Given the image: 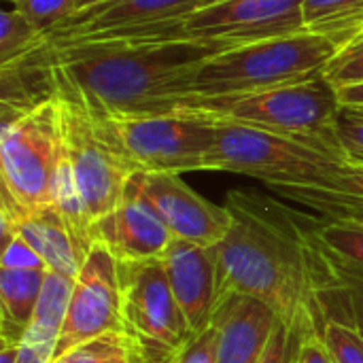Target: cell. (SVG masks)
<instances>
[{
  "label": "cell",
  "mask_w": 363,
  "mask_h": 363,
  "mask_svg": "<svg viewBox=\"0 0 363 363\" xmlns=\"http://www.w3.org/2000/svg\"><path fill=\"white\" fill-rule=\"evenodd\" d=\"M317 187H325L332 191H340L353 198H362L363 200V164H355V162H340L321 185Z\"/></svg>",
  "instance_id": "cell-29"
},
{
  "label": "cell",
  "mask_w": 363,
  "mask_h": 363,
  "mask_svg": "<svg viewBox=\"0 0 363 363\" xmlns=\"http://www.w3.org/2000/svg\"><path fill=\"white\" fill-rule=\"evenodd\" d=\"M296 363H334L319 332L300 336L298 342V355H296Z\"/></svg>",
  "instance_id": "cell-32"
},
{
  "label": "cell",
  "mask_w": 363,
  "mask_h": 363,
  "mask_svg": "<svg viewBox=\"0 0 363 363\" xmlns=\"http://www.w3.org/2000/svg\"><path fill=\"white\" fill-rule=\"evenodd\" d=\"M304 234L313 249L319 289L323 285L363 291V223L304 213Z\"/></svg>",
  "instance_id": "cell-16"
},
{
  "label": "cell",
  "mask_w": 363,
  "mask_h": 363,
  "mask_svg": "<svg viewBox=\"0 0 363 363\" xmlns=\"http://www.w3.org/2000/svg\"><path fill=\"white\" fill-rule=\"evenodd\" d=\"M17 351H19V345H0V363L17 362Z\"/></svg>",
  "instance_id": "cell-34"
},
{
  "label": "cell",
  "mask_w": 363,
  "mask_h": 363,
  "mask_svg": "<svg viewBox=\"0 0 363 363\" xmlns=\"http://www.w3.org/2000/svg\"><path fill=\"white\" fill-rule=\"evenodd\" d=\"M323 79L334 89L363 83V36L338 49L323 72Z\"/></svg>",
  "instance_id": "cell-25"
},
{
  "label": "cell",
  "mask_w": 363,
  "mask_h": 363,
  "mask_svg": "<svg viewBox=\"0 0 363 363\" xmlns=\"http://www.w3.org/2000/svg\"><path fill=\"white\" fill-rule=\"evenodd\" d=\"M106 363H132V357H130V351L125 349V351H121V353H117L115 357H111Z\"/></svg>",
  "instance_id": "cell-35"
},
{
  "label": "cell",
  "mask_w": 363,
  "mask_h": 363,
  "mask_svg": "<svg viewBox=\"0 0 363 363\" xmlns=\"http://www.w3.org/2000/svg\"><path fill=\"white\" fill-rule=\"evenodd\" d=\"M338 138L349 162L363 164V113L342 108L338 123Z\"/></svg>",
  "instance_id": "cell-27"
},
{
  "label": "cell",
  "mask_w": 363,
  "mask_h": 363,
  "mask_svg": "<svg viewBox=\"0 0 363 363\" xmlns=\"http://www.w3.org/2000/svg\"><path fill=\"white\" fill-rule=\"evenodd\" d=\"M64 162L57 98L9 121L0 130V215H19L51 204L53 183Z\"/></svg>",
  "instance_id": "cell-6"
},
{
  "label": "cell",
  "mask_w": 363,
  "mask_h": 363,
  "mask_svg": "<svg viewBox=\"0 0 363 363\" xmlns=\"http://www.w3.org/2000/svg\"><path fill=\"white\" fill-rule=\"evenodd\" d=\"M121 323L132 363H172L194 338L162 262L119 264Z\"/></svg>",
  "instance_id": "cell-8"
},
{
  "label": "cell",
  "mask_w": 363,
  "mask_h": 363,
  "mask_svg": "<svg viewBox=\"0 0 363 363\" xmlns=\"http://www.w3.org/2000/svg\"><path fill=\"white\" fill-rule=\"evenodd\" d=\"M302 6L304 0H213L183 19L130 36L211 40L232 49L304 32Z\"/></svg>",
  "instance_id": "cell-9"
},
{
  "label": "cell",
  "mask_w": 363,
  "mask_h": 363,
  "mask_svg": "<svg viewBox=\"0 0 363 363\" xmlns=\"http://www.w3.org/2000/svg\"><path fill=\"white\" fill-rule=\"evenodd\" d=\"M143 194L153 204L172 238L217 247L232 228V213L191 189L181 174L138 172Z\"/></svg>",
  "instance_id": "cell-14"
},
{
  "label": "cell",
  "mask_w": 363,
  "mask_h": 363,
  "mask_svg": "<svg viewBox=\"0 0 363 363\" xmlns=\"http://www.w3.org/2000/svg\"><path fill=\"white\" fill-rule=\"evenodd\" d=\"M338 45L323 34L296 32L208 57L196 72L191 100L264 91L321 79Z\"/></svg>",
  "instance_id": "cell-4"
},
{
  "label": "cell",
  "mask_w": 363,
  "mask_h": 363,
  "mask_svg": "<svg viewBox=\"0 0 363 363\" xmlns=\"http://www.w3.org/2000/svg\"><path fill=\"white\" fill-rule=\"evenodd\" d=\"M91 240L106 247L123 266L160 262L172 234L143 194L138 174L130 179L117 206L91 225Z\"/></svg>",
  "instance_id": "cell-13"
},
{
  "label": "cell",
  "mask_w": 363,
  "mask_h": 363,
  "mask_svg": "<svg viewBox=\"0 0 363 363\" xmlns=\"http://www.w3.org/2000/svg\"><path fill=\"white\" fill-rule=\"evenodd\" d=\"M121 274L113 253L94 242L74 279L66 321L55 347V363L68 351L106 334H119Z\"/></svg>",
  "instance_id": "cell-11"
},
{
  "label": "cell",
  "mask_w": 363,
  "mask_h": 363,
  "mask_svg": "<svg viewBox=\"0 0 363 363\" xmlns=\"http://www.w3.org/2000/svg\"><path fill=\"white\" fill-rule=\"evenodd\" d=\"M57 98V83L53 77L51 43L36 51L0 66V102L2 121L30 113Z\"/></svg>",
  "instance_id": "cell-20"
},
{
  "label": "cell",
  "mask_w": 363,
  "mask_h": 363,
  "mask_svg": "<svg viewBox=\"0 0 363 363\" xmlns=\"http://www.w3.org/2000/svg\"><path fill=\"white\" fill-rule=\"evenodd\" d=\"M213 0H102L74 11L47 38L51 45L130 36L166 21L183 19Z\"/></svg>",
  "instance_id": "cell-12"
},
{
  "label": "cell",
  "mask_w": 363,
  "mask_h": 363,
  "mask_svg": "<svg viewBox=\"0 0 363 363\" xmlns=\"http://www.w3.org/2000/svg\"><path fill=\"white\" fill-rule=\"evenodd\" d=\"M319 336L334 363H363V291L319 289Z\"/></svg>",
  "instance_id": "cell-19"
},
{
  "label": "cell",
  "mask_w": 363,
  "mask_h": 363,
  "mask_svg": "<svg viewBox=\"0 0 363 363\" xmlns=\"http://www.w3.org/2000/svg\"><path fill=\"white\" fill-rule=\"evenodd\" d=\"M213 325L215 363H257L281 319L266 304L236 296L217 308Z\"/></svg>",
  "instance_id": "cell-17"
},
{
  "label": "cell",
  "mask_w": 363,
  "mask_h": 363,
  "mask_svg": "<svg viewBox=\"0 0 363 363\" xmlns=\"http://www.w3.org/2000/svg\"><path fill=\"white\" fill-rule=\"evenodd\" d=\"M64 151L91 225L106 217L138 174L115 119L74 96H57Z\"/></svg>",
  "instance_id": "cell-5"
},
{
  "label": "cell",
  "mask_w": 363,
  "mask_h": 363,
  "mask_svg": "<svg viewBox=\"0 0 363 363\" xmlns=\"http://www.w3.org/2000/svg\"><path fill=\"white\" fill-rule=\"evenodd\" d=\"M225 49L211 40L115 36L51 45V60L57 96L113 117H140L183 108L200 66Z\"/></svg>",
  "instance_id": "cell-2"
},
{
  "label": "cell",
  "mask_w": 363,
  "mask_h": 363,
  "mask_svg": "<svg viewBox=\"0 0 363 363\" xmlns=\"http://www.w3.org/2000/svg\"><path fill=\"white\" fill-rule=\"evenodd\" d=\"M300 336L294 334L287 325H279L272 334L262 359L257 363H296Z\"/></svg>",
  "instance_id": "cell-30"
},
{
  "label": "cell",
  "mask_w": 363,
  "mask_h": 363,
  "mask_svg": "<svg viewBox=\"0 0 363 363\" xmlns=\"http://www.w3.org/2000/svg\"><path fill=\"white\" fill-rule=\"evenodd\" d=\"M47 270L0 268V345H19L38 304Z\"/></svg>",
  "instance_id": "cell-21"
},
{
  "label": "cell",
  "mask_w": 363,
  "mask_h": 363,
  "mask_svg": "<svg viewBox=\"0 0 363 363\" xmlns=\"http://www.w3.org/2000/svg\"><path fill=\"white\" fill-rule=\"evenodd\" d=\"M359 113H363V111H359Z\"/></svg>",
  "instance_id": "cell-37"
},
{
  "label": "cell",
  "mask_w": 363,
  "mask_h": 363,
  "mask_svg": "<svg viewBox=\"0 0 363 363\" xmlns=\"http://www.w3.org/2000/svg\"><path fill=\"white\" fill-rule=\"evenodd\" d=\"M213 123L215 143L206 160V170L251 177L266 185H321L345 162L336 153L296 138L228 121Z\"/></svg>",
  "instance_id": "cell-7"
},
{
  "label": "cell",
  "mask_w": 363,
  "mask_h": 363,
  "mask_svg": "<svg viewBox=\"0 0 363 363\" xmlns=\"http://www.w3.org/2000/svg\"><path fill=\"white\" fill-rule=\"evenodd\" d=\"M0 268H6V270H47L40 255L17 234L4 242Z\"/></svg>",
  "instance_id": "cell-28"
},
{
  "label": "cell",
  "mask_w": 363,
  "mask_h": 363,
  "mask_svg": "<svg viewBox=\"0 0 363 363\" xmlns=\"http://www.w3.org/2000/svg\"><path fill=\"white\" fill-rule=\"evenodd\" d=\"M125 349L128 345L121 334H106L68 351L55 363H106L111 357H115L117 353Z\"/></svg>",
  "instance_id": "cell-26"
},
{
  "label": "cell",
  "mask_w": 363,
  "mask_h": 363,
  "mask_svg": "<svg viewBox=\"0 0 363 363\" xmlns=\"http://www.w3.org/2000/svg\"><path fill=\"white\" fill-rule=\"evenodd\" d=\"M304 26L342 49L363 36V0H304Z\"/></svg>",
  "instance_id": "cell-22"
},
{
  "label": "cell",
  "mask_w": 363,
  "mask_h": 363,
  "mask_svg": "<svg viewBox=\"0 0 363 363\" xmlns=\"http://www.w3.org/2000/svg\"><path fill=\"white\" fill-rule=\"evenodd\" d=\"M179 111H189L213 121L266 130L345 157L338 138L342 104L336 89L323 77L242 96L198 98Z\"/></svg>",
  "instance_id": "cell-3"
},
{
  "label": "cell",
  "mask_w": 363,
  "mask_h": 363,
  "mask_svg": "<svg viewBox=\"0 0 363 363\" xmlns=\"http://www.w3.org/2000/svg\"><path fill=\"white\" fill-rule=\"evenodd\" d=\"M98 2H102V0H79L77 11H79V9H85V6H91V4H98Z\"/></svg>",
  "instance_id": "cell-36"
},
{
  "label": "cell",
  "mask_w": 363,
  "mask_h": 363,
  "mask_svg": "<svg viewBox=\"0 0 363 363\" xmlns=\"http://www.w3.org/2000/svg\"><path fill=\"white\" fill-rule=\"evenodd\" d=\"M215 338L217 332L211 325L202 334H196L172 363H215Z\"/></svg>",
  "instance_id": "cell-31"
},
{
  "label": "cell",
  "mask_w": 363,
  "mask_h": 363,
  "mask_svg": "<svg viewBox=\"0 0 363 363\" xmlns=\"http://www.w3.org/2000/svg\"><path fill=\"white\" fill-rule=\"evenodd\" d=\"M6 2H11L43 34H49L79 6V0H6Z\"/></svg>",
  "instance_id": "cell-24"
},
{
  "label": "cell",
  "mask_w": 363,
  "mask_h": 363,
  "mask_svg": "<svg viewBox=\"0 0 363 363\" xmlns=\"http://www.w3.org/2000/svg\"><path fill=\"white\" fill-rule=\"evenodd\" d=\"M2 23H0V66L11 64L47 43V34L36 30L11 2L2 0Z\"/></svg>",
  "instance_id": "cell-23"
},
{
  "label": "cell",
  "mask_w": 363,
  "mask_h": 363,
  "mask_svg": "<svg viewBox=\"0 0 363 363\" xmlns=\"http://www.w3.org/2000/svg\"><path fill=\"white\" fill-rule=\"evenodd\" d=\"M336 94H338V100H340L342 108L363 111V83L340 87V89H336Z\"/></svg>",
  "instance_id": "cell-33"
},
{
  "label": "cell",
  "mask_w": 363,
  "mask_h": 363,
  "mask_svg": "<svg viewBox=\"0 0 363 363\" xmlns=\"http://www.w3.org/2000/svg\"><path fill=\"white\" fill-rule=\"evenodd\" d=\"M113 119L138 172L183 174L206 170L215 143L211 119L189 111Z\"/></svg>",
  "instance_id": "cell-10"
},
{
  "label": "cell",
  "mask_w": 363,
  "mask_h": 363,
  "mask_svg": "<svg viewBox=\"0 0 363 363\" xmlns=\"http://www.w3.org/2000/svg\"><path fill=\"white\" fill-rule=\"evenodd\" d=\"M160 262L191 334H202L217 311V247L172 238Z\"/></svg>",
  "instance_id": "cell-15"
},
{
  "label": "cell",
  "mask_w": 363,
  "mask_h": 363,
  "mask_svg": "<svg viewBox=\"0 0 363 363\" xmlns=\"http://www.w3.org/2000/svg\"><path fill=\"white\" fill-rule=\"evenodd\" d=\"M2 217V245L11 236H21L45 262L47 270L77 279L83 255L77 249V242L53 204L26 211L19 215H0Z\"/></svg>",
  "instance_id": "cell-18"
},
{
  "label": "cell",
  "mask_w": 363,
  "mask_h": 363,
  "mask_svg": "<svg viewBox=\"0 0 363 363\" xmlns=\"http://www.w3.org/2000/svg\"><path fill=\"white\" fill-rule=\"evenodd\" d=\"M225 206L232 228L217 245V308L253 298L294 334L319 332V270L304 213L255 189H232Z\"/></svg>",
  "instance_id": "cell-1"
}]
</instances>
